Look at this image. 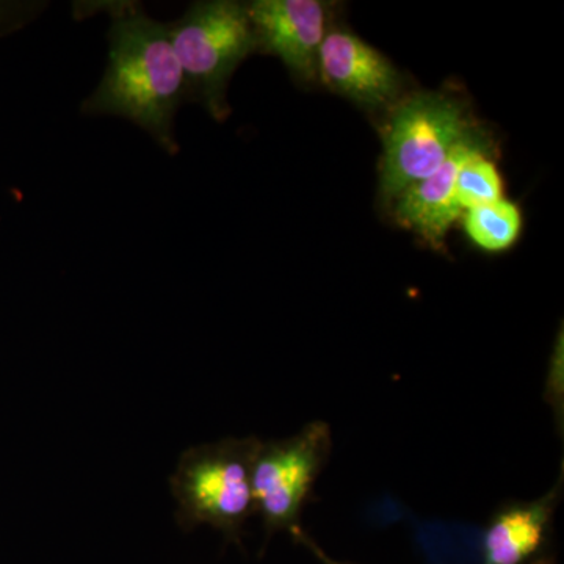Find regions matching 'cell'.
<instances>
[{
    "instance_id": "1",
    "label": "cell",
    "mask_w": 564,
    "mask_h": 564,
    "mask_svg": "<svg viewBox=\"0 0 564 564\" xmlns=\"http://www.w3.org/2000/svg\"><path fill=\"white\" fill-rule=\"evenodd\" d=\"M110 17L106 70L82 111L124 118L150 133L162 150L177 154L174 120L187 99L169 25L132 2L111 3Z\"/></svg>"
},
{
    "instance_id": "2",
    "label": "cell",
    "mask_w": 564,
    "mask_h": 564,
    "mask_svg": "<svg viewBox=\"0 0 564 564\" xmlns=\"http://www.w3.org/2000/svg\"><path fill=\"white\" fill-rule=\"evenodd\" d=\"M259 443L254 436L226 437L182 454L170 478L182 529L209 525L242 543L245 524L256 514L251 467Z\"/></svg>"
},
{
    "instance_id": "3",
    "label": "cell",
    "mask_w": 564,
    "mask_h": 564,
    "mask_svg": "<svg viewBox=\"0 0 564 564\" xmlns=\"http://www.w3.org/2000/svg\"><path fill=\"white\" fill-rule=\"evenodd\" d=\"M166 25L184 76L185 99L202 104L214 120H225L226 88L234 70L258 50L248 6L232 0L195 2Z\"/></svg>"
},
{
    "instance_id": "4",
    "label": "cell",
    "mask_w": 564,
    "mask_h": 564,
    "mask_svg": "<svg viewBox=\"0 0 564 564\" xmlns=\"http://www.w3.org/2000/svg\"><path fill=\"white\" fill-rule=\"evenodd\" d=\"M470 129L462 104L444 93H415L397 102L383 132L386 202L436 172Z\"/></svg>"
},
{
    "instance_id": "5",
    "label": "cell",
    "mask_w": 564,
    "mask_h": 564,
    "mask_svg": "<svg viewBox=\"0 0 564 564\" xmlns=\"http://www.w3.org/2000/svg\"><path fill=\"white\" fill-rule=\"evenodd\" d=\"M333 454L328 423H306L299 433L280 441L259 443L251 467L256 514L261 516L267 540L276 532L302 527L304 507Z\"/></svg>"
},
{
    "instance_id": "6",
    "label": "cell",
    "mask_w": 564,
    "mask_h": 564,
    "mask_svg": "<svg viewBox=\"0 0 564 564\" xmlns=\"http://www.w3.org/2000/svg\"><path fill=\"white\" fill-rule=\"evenodd\" d=\"M258 50L274 55L296 79L318 77V52L328 33V11L318 0H256L248 3Z\"/></svg>"
},
{
    "instance_id": "7",
    "label": "cell",
    "mask_w": 564,
    "mask_h": 564,
    "mask_svg": "<svg viewBox=\"0 0 564 564\" xmlns=\"http://www.w3.org/2000/svg\"><path fill=\"white\" fill-rule=\"evenodd\" d=\"M560 477L547 494L534 500H510L494 511L481 529V564H552L554 518L563 497Z\"/></svg>"
},
{
    "instance_id": "8",
    "label": "cell",
    "mask_w": 564,
    "mask_h": 564,
    "mask_svg": "<svg viewBox=\"0 0 564 564\" xmlns=\"http://www.w3.org/2000/svg\"><path fill=\"white\" fill-rule=\"evenodd\" d=\"M318 77L333 91L367 109L399 102L402 77L381 52L350 31H328L318 52Z\"/></svg>"
},
{
    "instance_id": "9",
    "label": "cell",
    "mask_w": 564,
    "mask_h": 564,
    "mask_svg": "<svg viewBox=\"0 0 564 564\" xmlns=\"http://www.w3.org/2000/svg\"><path fill=\"white\" fill-rule=\"evenodd\" d=\"M478 151H488V143L480 132L470 129L436 172L393 199L397 221L433 248L443 247L445 236L463 214L456 203V177L463 163Z\"/></svg>"
},
{
    "instance_id": "10",
    "label": "cell",
    "mask_w": 564,
    "mask_h": 564,
    "mask_svg": "<svg viewBox=\"0 0 564 564\" xmlns=\"http://www.w3.org/2000/svg\"><path fill=\"white\" fill-rule=\"evenodd\" d=\"M415 538L429 564H481L478 527L415 522Z\"/></svg>"
},
{
    "instance_id": "11",
    "label": "cell",
    "mask_w": 564,
    "mask_h": 564,
    "mask_svg": "<svg viewBox=\"0 0 564 564\" xmlns=\"http://www.w3.org/2000/svg\"><path fill=\"white\" fill-rule=\"evenodd\" d=\"M464 231L475 247L486 252L510 250L522 231V212L518 204L499 199L464 212Z\"/></svg>"
},
{
    "instance_id": "12",
    "label": "cell",
    "mask_w": 564,
    "mask_h": 564,
    "mask_svg": "<svg viewBox=\"0 0 564 564\" xmlns=\"http://www.w3.org/2000/svg\"><path fill=\"white\" fill-rule=\"evenodd\" d=\"M503 181L488 151H478L463 163L456 177V203L463 214L503 198Z\"/></svg>"
},
{
    "instance_id": "13",
    "label": "cell",
    "mask_w": 564,
    "mask_h": 564,
    "mask_svg": "<svg viewBox=\"0 0 564 564\" xmlns=\"http://www.w3.org/2000/svg\"><path fill=\"white\" fill-rule=\"evenodd\" d=\"M564 343L563 329L556 334L554 350L545 377L544 400L554 411L556 430L563 436L564 426Z\"/></svg>"
},
{
    "instance_id": "14",
    "label": "cell",
    "mask_w": 564,
    "mask_h": 564,
    "mask_svg": "<svg viewBox=\"0 0 564 564\" xmlns=\"http://www.w3.org/2000/svg\"><path fill=\"white\" fill-rule=\"evenodd\" d=\"M291 536L296 544L303 545L306 551H310L321 564H352L348 562H340V560L334 558V556L329 555L322 545L315 543L307 532H304L303 527H299V529L293 530Z\"/></svg>"
}]
</instances>
